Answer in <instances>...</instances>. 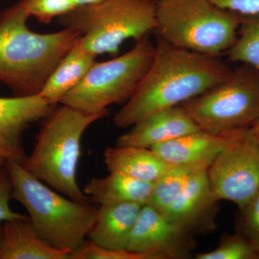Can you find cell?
Segmentation results:
<instances>
[{"label":"cell","instance_id":"obj_16","mask_svg":"<svg viewBox=\"0 0 259 259\" xmlns=\"http://www.w3.org/2000/svg\"><path fill=\"white\" fill-rule=\"evenodd\" d=\"M71 254L54 248L37 235L28 216L3 223L0 259H70Z\"/></svg>","mask_w":259,"mask_h":259},{"label":"cell","instance_id":"obj_29","mask_svg":"<svg viewBox=\"0 0 259 259\" xmlns=\"http://www.w3.org/2000/svg\"><path fill=\"white\" fill-rule=\"evenodd\" d=\"M250 128H251L253 136H254L255 139H256V141H258L259 144V117Z\"/></svg>","mask_w":259,"mask_h":259},{"label":"cell","instance_id":"obj_28","mask_svg":"<svg viewBox=\"0 0 259 259\" xmlns=\"http://www.w3.org/2000/svg\"><path fill=\"white\" fill-rule=\"evenodd\" d=\"M103 1L105 0H74L76 7L97 4V3H102Z\"/></svg>","mask_w":259,"mask_h":259},{"label":"cell","instance_id":"obj_4","mask_svg":"<svg viewBox=\"0 0 259 259\" xmlns=\"http://www.w3.org/2000/svg\"><path fill=\"white\" fill-rule=\"evenodd\" d=\"M5 165L13 184L12 197L26 209L37 235L70 254L81 249L98 209L59 193L32 176L22 163L7 160Z\"/></svg>","mask_w":259,"mask_h":259},{"label":"cell","instance_id":"obj_31","mask_svg":"<svg viewBox=\"0 0 259 259\" xmlns=\"http://www.w3.org/2000/svg\"><path fill=\"white\" fill-rule=\"evenodd\" d=\"M3 223H0V241H1L2 235H3Z\"/></svg>","mask_w":259,"mask_h":259},{"label":"cell","instance_id":"obj_27","mask_svg":"<svg viewBox=\"0 0 259 259\" xmlns=\"http://www.w3.org/2000/svg\"><path fill=\"white\" fill-rule=\"evenodd\" d=\"M222 8L243 16H256L259 15V0H210Z\"/></svg>","mask_w":259,"mask_h":259},{"label":"cell","instance_id":"obj_23","mask_svg":"<svg viewBox=\"0 0 259 259\" xmlns=\"http://www.w3.org/2000/svg\"><path fill=\"white\" fill-rule=\"evenodd\" d=\"M30 17L39 23L49 24L76 8L74 0H21Z\"/></svg>","mask_w":259,"mask_h":259},{"label":"cell","instance_id":"obj_24","mask_svg":"<svg viewBox=\"0 0 259 259\" xmlns=\"http://www.w3.org/2000/svg\"><path fill=\"white\" fill-rule=\"evenodd\" d=\"M238 209L236 232L244 237L259 255V192Z\"/></svg>","mask_w":259,"mask_h":259},{"label":"cell","instance_id":"obj_13","mask_svg":"<svg viewBox=\"0 0 259 259\" xmlns=\"http://www.w3.org/2000/svg\"><path fill=\"white\" fill-rule=\"evenodd\" d=\"M202 130L182 105L168 107L137 121L117 139V146L151 148Z\"/></svg>","mask_w":259,"mask_h":259},{"label":"cell","instance_id":"obj_3","mask_svg":"<svg viewBox=\"0 0 259 259\" xmlns=\"http://www.w3.org/2000/svg\"><path fill=\"white\" fill-rule=\"evenodd\" d=\"M56 106L42 120L31 153L22 163L32 176L70 199L92 200L78 185L81 139L87 129L107 112L91 114L67 105Z\"/></svg>","mask_w":259,"mask_h":259},{"label":"cell","instance_id":"obj_1","mask_svg":"<svg viewBox=\"0 0 259 259\" xmlns=\"http://www.w3.org/2000/svg\"><path fill=\"white\" fill-rule=\"evenodd\" d=\"M221 57L175 47L156 37L151 66L134 95L116 113L114 124L131 127L153 112L182 105L231 74Z\"/></svg>","mask_w":259,"mask_h":259},{"label":"cell","instance_id":"obj_19","mask_svg":"<svg viewBox=\"0 0 259 259\" xmlns=\"http://www.w3.org/2000/svg\"><path fill=\"white\" fill-rule=\"evenodd\" d=\"M152 186L119 172H110L106 177L92 179L83 192L92 202L100 205L128 202L145 205L149 200Z\"/></svg>","mask_w":259,"mask_h":259},{"label":"cell","instance_id":"obj_5","mask_svg":"<svg viewBox=\"0 0 259 259\" xmlns=\"http://www.w3.org/2000/svg\"><path fill=\"white\" fill-rule=\"evenodd\" d=\"M244 17L210 0H157L154 33L175 47L221 57L236 41Z\"/></svg>","mask_w":259,"mask_h":259},{"label":"cell","instance_id":"obj_21","mask_svg":"<svg viewBox=\"0 0 259 259\" xmlns=\"http://www.w3.org/2000/svg\"><path fill=\"white\" fill-rule=\"evenodd\" d=\"M226 55L230 61L249 65L259 71V15L243 18L236 41Z\"/></svg>","mask_w":259,"mask_h":259},{"label":"cell","instance_id":"obj_20","mask_svg":"<svg viewBox=\"0 0 259 259\" xmlns=\"http://www.w3.org/2000/svg\"><path fill=\"white\" fill-rule=\"evenodd\" d=\"M202 168H206L194 166H170L153 184L151 196L146 204L163 212L180 195L194 172Z\"/></svg>","mask_w":259,"mask_h":259},{"label":"cell","instance_id":"obj_14","mask_svg":"<svg viewBox=\"0 0 259 259\" xmlns=\"http://www.w3.org/2000/svg\"><path fill=\"white\" fill-rule=\"evenodd\" d=\"M241 131L215 134L200 130L156 145L151 149L168 166L208 168L214 158Z\"/></svg>","mask_w":259,"mask_h":259},{"label":"cell","instance_id":"obj_15","mask_svg":"<svg viewBox=\"0 0 259 259\" xmlns=\"http://www.w3.org/2000/svg\"><path fill=\"white\" fill-rule=\"evenodd\" d=\"M143 206L133 202L100 205L89 240L105 249H126Z\"/></svg>","mask_w":259,"mask_h":259},{"label":"cell","instance_id":"obj_6","mask_svg":"<svg viewBox=\"0 0 259 259\" xmlns=\"http://www.w3.org/2000/svg\"><path fill=\"white\" fill-rule=\"evenodd\" d=\"M157 0H105L76 7L61 17L64 28L79 32V42L96 56H116L128 39L139 40L154 33Z\"/></svg>","mask_w":259,"mask_h":259},{"label":"cell","instance_id":"obj_2","mask_svg":"<svg viewBox=\"0 0 259 259\" xmlns=\"http://www.w3.org/2000/svg\"><path fill=\"white\" fill-rule=\"evenodd\" d=\"M22 2L0 14V82L16 96L39 95L65 55L79 40L70 28L38 33L28 26Z\"/></svg>","mask_w":259,"mask_h":259},{"label":"cell","instance_id":"obj_26","mask_svg":"<svg viewBox=\"0 0 259 259\" xmlns=\"http://www.w3.org/2000/svg\"><path fill=\"white\" fill-rule=\"evenodd\" d=\"M12 194L13 184L9 172L5 165L0 166V223L13 221L24 215L10 208V201L13 199Z\"/></svg>","mask_w":259,"mask_h":259},{"label":"cell","instance_id":"obj_12","mask_svg":"<svg viewBox=\"0 0 259 259\" xmlns=\"http://www.w3.org/2000/svg\"><path fill=\"white\" fill-rule=\"evenodd\" d=\"M57 105L40 95L0 97V149L12 160L23 163L24 132L32 124L42 121Z\"/></svg>","mask_w":259,"mask_h":259},{"label":"cell","instance_id":"obj_10","mask_svg":"<svg viewBox=\"0 0 259 259\" xmlns=\"http://www.w3.org/2000/svg\"><path fill=\"white\" fill-rule=\"evenodd\" d=\"M195 246L192 235L161 212L145 204L130 236L126 249L153 259L186 258Z\"/></svg>","mask_w":259,"mask_h":259},{"label":"cell","instance_id":"obj_18","mask_svg":"<svg viewBox=\"0 0 259 259\" xmlns=\"http://www.w3.org/2000/svg\"><path fill=\"white\" fill-rule=\"evenodd\" d=\"M79 38L56 66L39 94L51 105H59L61 99L81 82L96 62L97 56L83 47Z\"/></svg>","mask_w":259,"mask_h":259},{"label":"cell","instance_id":"obj_9","mask_svg":"<svg viewBox=\"0 0 259 259\" xmlns=\"http://www.w3.org/2000/svg\"><path fill=\"white\" fill-rule=\"evenodd\" d=\"M209 183L219 200L238 208L259 192V144L251 128L243 130L208 168Z\"/></svg>","mask_w":259,"mask_h":259},{"label":"cell","instance_id":"obj_11","mask_svg":"<svg viewBox=\"0 0 259 259\" xmlns=\"http://www.w3.org/2000/svg\"><path fill=\"white\" fill-rule=\"evenodd\" d=\"M219 199L209 183L208 168L194 172L173 203L162 214L174 224L190 233L214 228Z\"/></svg>","mask_w":259,"mask_h":259},{"label":"cell","instance_id":"obj_17","mask_svg":"<svg viewBox=\"0 0 259 259\" xmlns=\"http://www.w3.org/2000/svg\"><path fill=\"white\" fill-rule=\"evenodd\" d=\"M104 161L110 172H119L148 183H154L168 169L151 148L117 146L105 151Z\"/></svg>","mask_w":259,"mask_h":259},{"label":"cell","instance_id":"obj_7","mask_svg":"<svg viewBox=\"0 0 259 259\" xmlns=\"http://www.w3.org/2000/svg\"><path fill=\"white\" fill-rule=\"evenodd\" d=\"M154 52L155 44L148 35L136 40L134 47L122 55L95 62L59 104L87 113L108 112L107 107L126 102L134 95L151 66Z\"/></svg>","mask_w":259,"mask_h":259},{"label":"cell","instance_id":"obj_8","mask_svg":"<svg viewBox=\"0 0 259 259\" xmlns=\"http://www.w3.org/2000/svg\"><path fill=\"white\" fill-rule=\"evenodd\" d=\"M181 105L207 132L250 128L259 117V71L243 64L222 82Z\"/></svg>","mask_w":259,"mask_h":259},{"label":"cell","instance_id":"obj_30","mask_svg":"<svg viewBox=\"0 0 259 259\" xmlns=\"http://www.w3.org/2000/svg\"><path fill=\"white\" fill-rule=\"evenodd\" d=\"M8 156L1 149H0V166H3L8 160Z\"/></svg>","mask_w":259,"mask_h":259},{"label":"cell","instance_id":"obj_25","mask_svg":"<svg viewBox=\"0 0 259 259\" xmlns=\"http://www.w3.org/2000/svg\"><path fill=\"white\" fill-rule=\"evenodd\" d=\"M70 259H153L151 255L127 249L109 250L87 240L82 248L71 253Z\"/></svg>","mask_w":259,"mask_h":259},{"label":"cell","instance_id":"obj_22","mask_svg":"<svg viewBox=\"0 0 259 259\" xmlns=\"http://www.w3.org/2000/svg\"><path fill=\"white\" fill-rule=\"evenodd\" d=\"M197 259H259V255L246 239L236 232L233 235H226L221 238L217 248L197 253Z\"/></svg>","mask_w":259,"mask_h":259}]
</instances>
